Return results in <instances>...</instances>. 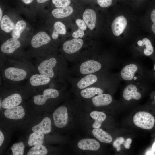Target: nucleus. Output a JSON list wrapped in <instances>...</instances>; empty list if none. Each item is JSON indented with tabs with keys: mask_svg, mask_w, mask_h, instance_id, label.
Listing matches in <instances>:
<instances>
[{
	"mask_svg": "<svg viewBox=\"0 0 155 155\" xmlns=\"http://www.w3.org/2000/svg\"><path fill=\"white\" fill-rule=\"evenodd\" d=\"M155 121L152 115L145 111L137 112L133 118V123L135 125L146 129H152L154 125Z\"/></svg>",
	"mask_w": 155,
	"mask_h": 155,
	"instance_id": "nucleus-1",
	"label": "nucleus"
},
{
	"mask_svg": "<svg viewBox=\"0 0 155 155\" xmlns=\"http://www.w3.org/2000/svg\"><path fill=\"white\" fill-rule=\"evenodd\" d=\"M54 123L59 128L64 127L67 125L68 120L67 110L63 106L58 108L53 114Z\"/></svg>",
	"mask_w": 155,
	"mask_h": 155,
	"instance_id": "nucleus-2",
	"label": "nucleus"
},
{
	"mask_svg": "<svg viewBox=\"0 0 155 155\" xmlns=\"http://www.w3.org/2000/svg\"><path fill=\"white\" fill-rule=\"evenodd\" d=\"M56 63V59L52 57L42 61L39 65L38 69L40 74L52 78L54 75L53 68Z\"/></svg>",
	"mask_w": 155,
	"mask_h": 155,
	"instance_id": "nucleus-3",
	"label": "nucleus"
},
{
	"mask_svg": "<svg viewBox=\"0 0 155 155\" xmlns=\"http://www.w3.org/2000/svg\"><path fill=\"white\" fill-rule=\"evenodd\" d=\"M59 96L58 91L55 89L48 88L43 91V94L38 95L33 98L34 103L37 105H42L49 98H55Z\"/></svg>",
	"mask_w": 155,
	"mask_h": 155,
	"instance_id": "nucleus-4",
	"label": "nucleus"
},
{
	"mask_svg": "<svg viewBox=\"0 0 155 155\" xmlns=\"http://www.w3.org/2000/svg\"><path fill=\"white\" fill-rule=\"evenodd\" d=\"M27 75L26 71L23 69L9 67L5 71V75L7 78L12 81H19L24 80Z\"/></svg>",
	"mask_w": 155,
	"mask_h": 155,
	"instance_id": "nucleus-5",
	"label": "nucleus"
},
{
	"mask_svg": "<svg viewBox=\"0 0 155 155\" xmlns=\"http://www.w3.org/2000/svg\"><path fill=\"white\" fill-rule=\"evenodd\" d=\"M101 67V65L98 62L93 60H89L81 65L80 71L82 74H89L96 72Z\"/></svg>",
	"mask_w": 155,
	"mask_h": 155,
	"instance_id": "nucleus-6",
	"label": "nucleus"
},
{
	"mask_svg": "<svg viewBox=\"0 0 155 155\" xmlns=\"http://www.w3.org/2000/svg\"><path fill=\"white\" fill-rule=\"evenodd\" d=\"M127 21L125 17L123 16L117 17L114 20L111 25V28L113 34L119 36L122 33L125 28Z\"/></svg>",
	"mask_w": 155,
	"mask_h": 155,
	"instance_id": "nucleus-7",
	"label": "nucleus"
},
{
	"mask_svg": "<svg viewBox=\"0 0 155 155\" xmlns=\"http://www.w3.org/2000/svg\"><path fill=\"white\" fill-rule=\"evenodd\" d=\"M83 41L81 39L75 38L65 42L63 46V51L68 54H72L78 51L82 46Z\"/></svg>",
	"mask_w": 155,
	"mask_h": 155,
	"instance_id": "nucleus-8",
	"label": "nucleus"
},
{
	"mask_svg": "<svg viewBox=\"0 0 155 155\" xmlns=\"http://www.w3.org/2000/svg\"><path fill=\"white\" fill-rule=\"evenodd\" d=\"M50 40V37L46 32L41 31L33 37L31 41V44L33 47L37 48L48 44Z\"/></svg>",
	"mask_w": 155,
	"mask_h": 155,
	"instance_id": "nucleus-9",
	"label": "nucleus"
},
{
	"mask_svg": "<svg viewBox=\"0 0 155 155\" xmlns=\"http://www.w3.org/2000/svg\"><path fill=\"white\" fill-rule=\"evenodd\" d=\"M22 101V98L19 94H14L5 98L2 102V106L4 109L11 108L19 105Z\"/></svg>",
	"mask_w": 155,
	"mask_h": 155,
	"instance_id": "nucleus-10",
	"label": "nucleus"
},
{
	"mask_svg": "<svg viewBox=\"0 0 155 155\" xmlns=\"http://www.w3.org/2000/svg\"><path fill=\"white\" fill-rule=\"evenodd\" d=\"M78 145L79 148L84 150L96 151L100 147V144L97 141L91 138L80 140L78 142Z\"/></svg>",
	"mask_w": 155,
	"mask_h": 155,
	"instance_id": "nucleus-11",
	"label": "nucleus"
},
{
	"mask_svg": "<svg viewBox=\"0 0 155 155\" xmlns=\"http://www.w3.org/2000/svg\"><path fill=\"white\" fill-rule=\"evenodd\" d=\"M21 46L20 42L14 38H10L3 43L1 47V50L3 53L11 54L13 53Z\"/></svg>",
	"mask_w": 155,
	"mask_h": 155,
	"instance_id": "nucleus-12",
	"label": "nucleus"
},
{
	"mask_svg": "<svg viewBox=\"0 0 155 155\" xmlns=\"http://www.w3.org/2000/svg\"><path fill=\"white\" fill-rule=\"evenodd\" d=\"M24 108L21 106H18L11 108L6 109L4 114L7 118L12 119H19L25 115Z\"/></svg>",
	"mask_w": 155,
	"mask_h": 155,
	"instance_id": "nucleus-13",
	"label": "nucleus"
},
{
	"mask_svg": "<svg viewBox=\"0 0 155 155\" xmlns=\"http://www.w3.org/2000/svg\"><path fill=\"white\" fill-rule=\"evenodd\" d=\"M51 129V120L49 118L46 117L39 123L34 126L32 130L33 132L48 134L50 132Z\"/></svg>",
	"mask_w": 155,
	"mask_h": 155,
	"instance_id": "nucleus-14",
	"label": "nucleus"
},
{
	"mask_svg": "<svg viewBox=\"0 0 155 155\" xmlns=\"http://www.w3.org/2000/svg\"><path fill=\"white\" fill-rule=\"evenodd\" d=\"M123 96L125 100L128 101L132 99L139 100L141 97L140 93L137 91L136 87L132 84L129 85L125 88Z\"/></svg>",
	"mask_w": 155,
	"mask_h": 155,
	"instance_id": "nucleus-15",
	"label": "nucleus"
},
{
	"mask_svg": "<svg viewBox=\"0 0 155 155\" xmlns=\"http://www.w3.org/2000/svg\"><path fill=\"white\" fill-rule=\"evenodd\" d=\"M82 17L87 26L90 30H92L95 26L96 19L94 11L91 9H87L84 11Z\"/></svg>",
	"mask_w": 155,
	"mask_h": 155,
	"instance_id": "nucleus-16",
	"label": "nucleus"
},
{
	"mask_svg": "<svg viewBox=\"0 0 155 155\" xmlns=\"http://www.w3.org/2000/svg\"><path fill=\"white\" fill-rule=\"evenodd\" d=\"M112 100L111 96L108 94H100L92 99L93 104L96 107L108 105L111 102Z\"/></svg>",
	"mask_w": 155,
	"mask_h": 155,
	"instance_id": "nucleus-17",
	"label": "nucleus"
},
{
	"mask_svg": "<svg viewBox=\"0 0 155 155\" xmlns=\"http://www.w3.org/2000/svg\"><path fill=\"white\" fill-rule=\"evenodd\" d=\"M137 69V66L133 64L125 66L121 72V75L124 80H130L133 78L134 74Z\"/></svg>",
	"mask_w": 155,
	"mask_h": 155,
	"instance_id": "nucleus-18",
	"label": "nucleus"
},
{
	"mask_svg": "<svg viewBox=\"0 0 155 155\" xmlns=\"http://www.w3.org/2000/svg\"><path fill=\"white\" fill-rule=\"evenodd\" d=\"M93 135L101 142L106 143L111 142L112 138L111 136L100 128H94L92 131Z\"/></svg>",
	"mask_w": 155,
	"mask_h": 155,
	"instance_id": "nucleus-19",
	"label": "nucleus"
},
{
	"mask_svg": "<svg viewBox=\"0 0 155 155\" xmlns=\"http://www.w3.org/2000/svg\"><path fill=\"white\" fill-rule=\"evenodd\" d=\"M73 9L70 6L63 8L55 9L52 11L53 16L55 18H61L70 16L73 12Z\"/></svg>",
	"mask_w": 155,
	"mask_h": 155,
	"instance_id": "nucleus-20",
	"label": "nucleus"
},
{
	"mask_svg": "<svg viewBox=\"0 0 155 155\" xmlns=\"http://www.w3.org/2000/svg\"><path fill=\"white\" fill-rule=\"evenodd\" d=\"M50 81V77L42 74L34 75L30 79V84L33 86L45 85L49 83Z\"/></svg>",
	"mask_w": 155,
	"mask_h": 155,
	"instance_id": "nucleus-21",
	"label": "nucleus"
},
{
	"mask_svg": "<svg viewBox=\"0 0 155 155\" xmlns=\"http://www.w3.org/2000/svg\"><path fill=\"white\" fill-rule=\"evenodd\" d=\"M90 115L92 119L95 120V121L92 125V127L94 128H99L106 118V115L104 113L97 111L91 112Z\"/></svg>",
	"mask_w": 155,
	"mask_h": 155,
	"instance_id": "nucleus-22",
	"label": "nucleus"
},
{
	"mask_svg": "<svg viewBox=\"0 0 155 155\" xmlns=\"http://www.w3.org/2000/svg\"><path fill=\"white\" fill-rule=\"evenodd\" d=\"M44 135L43 133L33 132L29 136L28 144L30 146H35L43 144Z\"/></svg>",
	"mask_w": 155,
	"mask_h": 155,
	"instance_id": "nucleus-23",
	"label": "nucleus"
},
{
	"mask_svg": "<svg viewBox=\"0 0 155 155\" xmlns=\"http://www.w3.org/2000/svg\"><path fill=\"white\" fill-rule=\"evenodd\" d=\"M97 80L96 75L89 74L82 78L78 83L77 86L80 89H83L95 83Z\"/></svg>",
	"mask_w": 155,
	"mask_h": 155,
	"instance_id": "nucleus-24",
	"label": "nucleus"
},
{
	"mask_svg": "<svg viewBox=\"0 0 155 155\" xmlns=\"http://www.w3.org/2000/svg\"><path fill=\"white\" fill-rule=\"evenodd\" d=\"M15 25L10 18L7 16L5 15L0 21V27L1 30L6 33L13 30Z\"/></svg>",
	"mask_w": 155,
	"mask_h": 155,
	"instance_id": "nucleus-25",
	"label": "nucleus"
},
{
	"mask_svg": "<svg viewBox=\"0 0 155 155\" xmlns=\"http://www.w3.org/2000/svg\"><path fill=\"white\" fill-rule=\"evenodd\" d=\"M102 90L96 87L89 88L82 90L80 94L81 96L85 98H89L94 96L96 94L99 95L103 93Z\"/></svg>",
	"mask_w": 155,
	"mask_h": 155,
	"instance_id": "nucleus-26",
	"label": "nucleus"
},
{
	"mask_svg": "<svg viewBox=\"0 0 155 155\" xmlns=\"http://www.w3.org/2000/svg\"><path fill=\"white\" fill-rule=\"evenodd\" d=\"M26 27V22L23 20H19L15 25L12 32V37L16 39L19 38L21 33Z\"/></svg>",
	"mask_w": 155,
	"mask_h": 155,
	"instance_id": "nucleus-27",
	"label": "nucleus"
},
{
	"mask_svg": "<svg viewBox=\"0 0 155 155\" xmlns=\"http://www.w3.org/2000/svg\"><path fill=\"white\" fill-rule=\"evenodd\" d=\"M66 32L65 25L60 21L56 22L54 25V29L52 32V37L54 39H57L59 34H65Z\"/></svg>",
	"mask_w": 155,
	"mask_h": 155,
	"instance_id": "nucleus-28",
	"label": "nucleus"
},
{
	"mask_svg": "<svg viewBox=\"0 0 155 155\" xmlns=\"http://www.w3.org/2000/svg\"><path fill=\"white\" fill-rule=\"evenodd\" d=\"M48 152L47 148L43 145H39L32 147L27 155H46Z\"/></svg>",
	"mask_w": 155,
	"mask_h": 155,
	"instance_id": "nucleus-29",
	"label": "nucleus"
},
{
	"mask_svg": "<svg viewBox=\"0 0 155 155\" xmlns=\"http://www.w3.org/2000/svg\"><path fill=\"white\" fill-rule=\"evenodd\" d=\"M25 146L22 142L14 144L12 146L11 150L13 155L24 154Z\"/></svg>",
	"mask_w": 155,
	"mask_h": 155,
	"instance_id": "nucleus-30",
	"label": "nucleus"
},
{
	"mask_svg": "<svg viewBox=\"0 0 155 155\" xmlns=\"http://www.w3.org/2000/svg\"><path fill=\"white\" fill-rule=\"evenodd\" d=\"M146 48L144 50V53L146 56H150L152 55L154 52V48L150 41L148 38H145L142 40Z\"/></svg>",
	"mask_w": 155,
	"mask_h": 155,
	"instance_id": "nucleus-31",
	"label": "nucleus"
},
{
	"mask_svg": "<svg viewBox=\"0 0 155 155\" xmlns=\"http://www.w3.org/2000/svg\"><path fill=\"white\" fill-rule=\"evenodd\" d=\"M52 2L57 8H63L68 6L71 2V0H52Z\"/></svg>",
	"mask_w": 155,
	"mask_h": 155,
	"instance_id": "nucleus-32",
	"label": "nucleus"
},
{
	"mask_svg": "<svg viewBox=\"0 0 155 155\" xmlns=\"http://www.w3.org/2000/svg\"><path fill=\"white\" fill-rule=\"evenodd\" d=\"M150 18L152 23L151 26V30L152 33L155 34V8L151 12Z\"/></svg>",
	"mask_w": 155,
	"mask_h": 155,
	"instance_id": "nucleus-33",
	"label": "nucleus"
},
{
	"mask_svg": "<svg viewBox=\"0 0 155 155\" xmlns=\"http://www.w3.org/2000/svg\"><path fill=\"white\" fill-rule=\"evenodd\" d=\"M98 3L102 7H109L112 4V0H97Z\"/></svg>",
	"mask_w": 155,
	"mask_h": 155,
	"instance_id": "nucleus-34",
	"label": "nucleus"
},
{
	"mask_svg": "<svg viewBox=\"0 0 155 155\" xmlns=\"http://www.w3.org/2000/svg\"><path fill=\"white\" fill-rule=\"evenodd\" d=\"M75 22L79 28L83 31L86 29V24L83 20L80 19H78L76 20Z\"/></svg>",
	"mask_w": 155,
	"mask_h": 155,
	"instance_id": "nucleus-35",
	"label": "nucleus"
},
{
	"mask_svg": "<svg viewBox=\"0 0 155 155\" xmlns=\"http://www.w3.org/2000/svg\"><path fill=\"white\" fill-rule=\"evenodd\" d=\"M84 31L78 28L76 31L74 32L72 34V36L75 38H78L79 37L82 38L84 35Z\"/></svg>",
	"mask_w": 155,
	"mask_h": 155,
	"instance_id": "nucleus-36",
	"label": "nucleus"
},
{
	"mask_svg": "<svg viewBox=\"0 0 155 155\" xmlns=\"http://www.w3.org/2000/svg\"><path fill=\"white\" fill-rule=\"evenodd\" d=\"M132 142V140L131 138H128L125 141H124L123 144L126 148L128 149L130 147V144Z\"/></svg>",
	"mask_w": 155,
	"mask_h": 155,
	"instance_id": "nucleus-37",
	"label": "nucleus"
},
{
	"mask_svg": "<svg viewBox=\"0 0 155 155\" xmlns=\"http://www.w3.org/2000/svg\"><path fill=\"white\" fill-rule=\"evenodd\" d=\"M121 145L119 142L118 138H117L113 143V146L116 148L117 150L119 151L120 150V145Z\"/></svg>",
	"mask_w": 155,
	"mask_h": 155,
	"instance_id": "nucleus-38",
	"label": "nucleus"
},
{
	"mask_svg": "<svg viewBox=\"0 0 155 155\" xmlns=\"http://www.w3.org/2000/svg\"><path fill=\"white\" fill-rule=\"evenodd\" d=\"M4 140V135L1 131H0V146L2 145Z\"/></svg>",
	"mask_w": 155,
	"mask_h": 155,
	"instance_id": "nucleus-39",
	"label": "nucleus"
},
{
	"mask_svg": "<svg viewBox=\"0 0 155 155\" xmlns=\"http://www.w3.org/2000/svg\"><path fill=\"white\" fill-rule=\"evenodd\" d=\"M22 1L26 4H29L31 3L33 0H21Z\"/></svg>",
	"mask_w": 155,
	"mask_h": 155,
	"instance_id": "nucleus-40",
	"label": "nucleus"
},
{
	"mask_svg": "<svg viewBox=\"0 0 155 155\" xmlns=\"http://www.w3.org/2000/svg\"><path fill=\"white\" fill-rule=\"evenodd\" d=\"M118 138L119 141L121 144L123 143L124 142V139L122 137H120Z\"/></svg>",
	"mask_w": 155,
	"mask_h": 155,
	"instance_id": "nucleus-41",
	"label": "nucleus"
},
{
	"mask_svg": "<svg viewBox=\"0 0 155 155\" xmlns=\"http://www.w3.org/2000/svg\"><path fill=\"white\" fill-rule=\"evenodd\" d=\"M137 44L140 46H143L144 45V43L142 41L140 40L137 42Z\"/></svg>",
	"mask_w": 155,
	"mask_h": 155,
	"instance_id": "nucleus-42",
	"label": "nucleus"
},
{
	"mask_svg": "<svg viewBox=\"0 0 155 155\" xmlns=\"http://www.w3.org/2000/svg\"><path fill=\"white\" fill-rule=\"evenodd\" d=\"M152 151L153 152H155V142H154L152 144Z\"/></svg>",
	"mask_w": 155,
	"mask_h": 155,
	"instance_id": "nucleus-43",
	"label": "nucleus"
},
{
	"mask_svg": "<svg viewBox=\"0 0 155 155\" xmlns=\"http://www.w3.org/2000/svg\"><path fill=\"white\" fill-rule=\"evenodd\" d=\"M39 3H42L45 2L48 0H36Z\"/></svg>",
	"mask_w": 155,
	"mask_h": 155,
	"instance_id": "nucleus-44",
	"label": "nucleus"
},
{
	"mask_svg": "<svg viewBox=\"0 0 155 155\" xmlns=\"http://www.w3.org/2000/svg\"><path fill=\"white\" fill-rule=\"evenodd\" d=\"M2 15H3V12H2V9H1V8H0V21H1V19L2 18Z\"/></svg>",
	"mask_w": 155,
	"mask_h": 155,
	"instance_id": "nucleus-45",
	"label": "nucleus"
},
{
	"mask_svg": "<svg viewBox=\"0 0 155 155\" xmlns=\"http://www.w3.org/2000/svg\"><path fill=\"white\" fill-rule=\"evenodd\" d=\"M153 154V152H151L150 151H148L147 152V153H146V154L147 155H150V154Z\"/></svg>",
	"mask_w": 155,
	"mask_h": 155,
	"instance_id": "nucleus-46",
	"label": "nucleus"
},
{
	"mask_svg": "<svg viewBox=\"0 0 155 155\" xmlns=\"http://www.w3.org/2000/svg\"><path fill=\"white\" fill-rule=\"evenodd\" d=\"M154 70H155V64L154 66Z\"/></svg>",
	"mask_w": 155,
	"mask_h": 155,
	"instance_id": "nucleus-47",
	"label": "nucleus"
},
{
	"mask_svg": "<svg viewBox=\"0 0 155 155\" xmlns=\"http://www.w3.org/2000/svg\"><path fill=\"white\" fill-rule=\"evenodd\" d=\"M136 78H136V77H135L134 78V79H136Z\"/></svg>",
	"mask_w": 155,
	"mask_h": 155,
	"instance_id": "nucleus-48",
	"label": "nucleus"
},
{
	"mask_svg": "<svg viewBox=\"0 0 155 155\" xmlns=\"http://www.w3.org/2000/svg\"><path fill=\"white\" fill-rule=\"evenodd\" d=\"M154 99H155V96L154 97Z\"/></svg>",
	"mask_w": 155,
	"mask_h": 155,
	"instance_id": "nucleus-49",
	"label": "nucleus"
},
{
	"mask_svg": "<svg viewBox=\"0 0 155 155\" xmlns=\"http://www.w3.org/2000/svg\"><path fill=\"white\" fill-rule=\"evenodd\" d=\"M154 142H155V141H154Z\"/></svg>",
	"mask_w": 155,
	"mask_h": 155,
	"instance_id": "nucleus-50",
	"label": "nucleus"
}]
</instances>
